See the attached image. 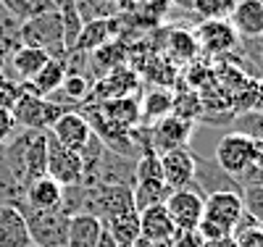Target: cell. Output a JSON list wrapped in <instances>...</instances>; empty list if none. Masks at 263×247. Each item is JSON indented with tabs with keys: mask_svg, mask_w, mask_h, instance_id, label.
Returning a JSON list of instances; mask_svg holds the SVG:
<instances>
[{
	"mask_svg": "<svg viewBox=\"0 0 263 247\" xmlns=\"http://www.w3.org/2000/svg\"><path fill=\"white\" fill-rule=\"evenodd\" d=\"M242 213V192H213L203 200V218L213 221L216 226H221L229 234L234 232Z\"/></svg>",
	"mask_w": 263,
	"mask_h": 247,
	"instance_id": "10",
	"label": "cell"
},
{
	"mask_svg": "<svg viewBox=\"0 0 263 247\" xmlns=\"http://www.w3.org/2000/svg\"><path fill=\"white\" fill-rule=\"evenodd\" d=\"M55 3H58V0H55Z\"/></svg>",
	"mask_w": 263,
	"mask_h": 247,
	"instance_id": "48",
	"label": "cell"
},
{
	"mask_svg": "<svg viewBox=\"0 0 263 247\" xmlns=\"http://www.w3.org/2000/svg\"><path fill=\"white\" fill-rule=\"evenodd\" d=\"M140 87V79L135 71H129L126 66L108 71L98 82H92V92L87 103H103V100H114V98H129L135 89Z\"/></svg>",
	"mask_w": 263,
	"mask_h": 247,
	"instance_id": "13",
	"label": "cell"
},
{
	"mask_svg": "<svg viewBox=\"0 0 263 247\" xmlns=\"http://www.w3.org/2000/svg\"><path fill=\"white\" fill-rule=\"evenodd\" d=\"M116 34H119V24H116V18H92V21H84L69 53L90 55L92 50L103 48L105 42L116 40Z\"/></svg>",
	"mask_w": 263,
	"mask_h": 247,
	"instance_id": "15",
	"label": "cell"
},
{
	"mask_svg": "<svg viewBox=\"0 0 263 247\" xmlns=\"http://www.w3.org/2000/svg\"><path fill=\"white\" fill-rule=\"evenodd\" d=\"M203 200H205L203 192L195 184L168 192L163 205L168 211V218L174 223V229H197V223H200V218H203Z\"/></svg>",
	"mask_w": 263,
	"mask_h": 247,
	"instance_id": "6",
	"label": "cell"
},
{
	"mask_svg": "<svg viewBox=\"0 0 263 247\" xmlns=\"http://www.w3.org/2000/svg\"><path fill=\"white\" fill-rule=\"evenodd\" d=\"M197 53V42L190 32H182V29H174L171 37H168V55L179 58V61H190L195 58Z\"/></svg>",
	"mask_w": 263,
	"mask_h": 247,
	"instance_id": "31",
	"label": "cell"
},
{
	"mask_svg": "<svg viewBox=\"0 0 263 247\" xmlns=\"http://www.w3.org/2000/svg\"><path fill=\"white\" fill-rule=\"evenodd\" d=\"M171 234H174V223H171L168 211H166L163 203L140 211V237L142 239L163 242V239H171Z\"/></svg>",
	"mask_w": 263,
	"mask_h": 247,
	"instance_id": "21",
	"label": "cell"
},
{
	"mask_svg": "<svg viewBox=\"0 0 263 247\" xmlns=\"http://www.w3.org/2000/svg\"><path fill=\"white\" fill-rule=\"evenodd\" d=\"M18 45H24V48H37L42 53H48V58L66 63L69 50H66V42H63V24H61L58 8L50 11V13H42L37 18L24 21L21 29H18Z\"/></svg>",
	"mask_w": 263,
	"mask_h": 247,
	"instance_id": "2",
	"label": "cell"
},
{
	"mask_svg": "<svg viewBox=\"0 0 263 247\" xmlns=\"http://www.w3.org/2000/svg\"><path fill=\"white\" fill-rule=\"evenodd\" d=\"M190 137H192V121L168 113V116H163V119H158L156 124H153V129H150V150L163 155L168 150L187 147Z\"/></svg>",
	"mask_w": 263,
	"mask_h": 247,
	"instance_id": "8",
	"label": "cell"
},
{
	"mask_svg": "<svg viewBox=\"0 0 263 247\" xmlns=\"http://www.w3.org/2000/svg\"><path fill=\"white\" fill-rule=\"evenodd\" d=\"M18 84H21V98L16 100V105L11 110L16 129L48 131L66 110H71V108H63V105H58L48 98H40L29 82H18Z\"/></svg>",
	"mask_w": 263,
	"mask_h": 247,
	"instance_id": "3",
	"label": "cell"
},
{
	"mask_svg": "<svg viewBox=\"0 0 263 247\" xmlns=\"http://www.w3.org/2000/svg\"><path fill=\"white\" fill-rule=\"evenodd\" d=\"M95 247H119V242H116V239L111 237V232H108V229L103 226V232H100V237H98Z\"/></svg>",
	"mask_w": 263,
	"mask_h": 247,
	"instance_id": "39",
	"label": "cell"
},
{
	"mask_svg": "<svg viewBox=\"0 0 263 247\" xmlns=\"http://www.w3.org/2000/svg\"><path fill=\"white\" fill-rule=\"evenodd\" d=\"M237 0H195L192 11L203 18H229Z\"/></svg>",
	"mask_w": 263,
	"mask_h": 247,
	"instance_id": "32",
	"label": "cell"
},
{
	"mask_svg": "<svg viewBox=\"0 0 263 247\" xmlns=\"http://www.w3.org/2000/svg\"><path fill=\"white\" fill-rule=\"evenodd\" d=\"M234 182L239 184V189H248V187H263V168L258 163H250L245 171H239L234 176Z\"/></svg>",
	"mask_w": 263,
	"mask_h": 247,
	"instance_id": "37",
	"label": "cell"
},
{
	"mask_svg": "<svg viewBox=\"0 0 263 247\" xmlns=\"http://www.w3.org/2000/svg\"><path fill=\"white\" fill-rule=\"evenodd\" d=\"M105 119H111L114 124L124 126V129H135L142 121V110H140V98L129 95V98H114V100H103V103H92Z\"/></svg>",
	"mask_w": 263,
	"mask_h": 247,
	"instance_id": "18",
	"label": "cell"
},
{
	"mask_svg": "<svg viewBox=\"0 0 263 247\" xmlns=\"http://www.w3.org/2000/svg\"><path fill=\"white\" fill-rule=\"evenodd\" d=\"M153 247H171V242H168V239H163V242H153Z\"/></svg>",
	"mask_w": 263,
	"mask_h": 247,
	"instance_id": "45",
	"label": "cell"
},
{
	"mask_svg": "<svg viewBox=\"0 0 263 247\" xmlns=\"http://www.w3.org/2000/svg\"><path fill=\"white\" fill-rule=\"evenodd\" d=\"M0 205H11L16 211H24V184L11 171L3 145H0Z\"/></svg>",
	"mask_w": 263,
	"mask_h": 247,
	"instance_id": "24",
	"label": "cell"
},
{
	"mask_svg": "<svg viewBox=\"0 0 263 247\" xmlns=\"http://www.w3.org/2000/svg\"><path fill=\"white\" fill-rule=\"evenodd\" d=\"M103 226L111 232V237L119 244H135L140 239V213L137 211H126V213L111 216L108 221H103Z\"/></svg>",
	"mask_w": 263,
	"mask_h": 247,
	"instance_id": "25",
	"label": "cell"
},
{
	"mask_svg": "<svg viewBox=\"0 0 263 247\" xmlns=\"http://www.w3.org/2000/svg\"><path fill=\"white\" fill-rule=\"evenodd\" d=\"M132 197H135V211L140 213L150 205L166 203L168 187L163 182H158V179H140V182H135V187H132Z\"/></svg>",
	"mask_w": 263,
	"mask_h": 247,
	"instance_id": "26",
	"label": "cell"
},
{
	"mask_svg": "<svg viewBox=\"0 0 263 247\" xmlns=\"http://www.w3.org/2000/svg\"><path fill=\"white\" fill-rule=\"evenodd\" d=\"M205 247H237V242H234V237H224V239L205 242Z\"/></svg>",
	"mask_w": 263,
	"mask_h": 247,
	"instance_id": "40",
	"label": "cell"
},
{
	"mask_svg": "<svg viewBox=\"0 0 263 247\" xmlns=\"http://www.w3.org/2000/svg\"><path fill=\"white\" fill-rule=\"evenodd\" d=\"M255 50H258V58H260V71H263V37L255 40Z\"/></svg>",
	"mask_w": 263,
	"mask_h": 247,
	"instance_id": "43",
	"label": "cell"
},
{
	"mask_svg": "<svg viewBox=\"0 0 263 247\" xmlns=\"http://www.w3.org/2000/svg\"><path fill=\"white\" fill-rule=\"evenodd\" d=\"M29 247H37V244H29Z\"/></svg>",
	"mask_w": 263,
	"mask_h": 247,
	"instance_id": "46",
	"label": "cell"
},
{
	"mask_svg": "<svg viewBox=\"0 0 263 247\" xmlns=\"http://www.w3.org/2000/svg\"><path fill=\"white\" fill-rule=\"evenodd\" d=\"M213 161L221 166L229 176H237L239 171H245L250 163H255V142L245 134L227 131L221 140L216 142Z\"/></svg>",
	"mask_w": 263,
	"mask_h": 247,
	"instance_id": "5",
	"label": "cell"
},
{
	"mask_svg": "<svg viewBox=\"0 0 263 247\" xmlns=\"http://www.w3.org/2000/svg\"><path fill=\"white\" fill-rule=\"evenodd\" d=\"M168 3L179 6V8H184V11H192V3H195V0H168Z\"/></svg>",
	"mask_w": 263,
	"mask_h": 247,
	"instance_id": "42",
	"label": "cell"
},
{
	"mask_svg": "<svg viewBox=\"0 0 263 247\" xmlns=\"http://www.w3.org/2000/svg\"><path fill=\"white\" fill-rule=\"evenodd\" d=\"M13 131H16V124H13L11 110H3V108H0V145H3Z\"/></svg>",
	"mask_w": 263,
	"mask_h": 247,
	"instance_id": "38",
	"label": "cell"
},
{
	"mask_svg": "<svg viewBox=\"0 0 263 247\" xmlns=\"http://www.w3.org/2000/svg\"><path fill=\"white\" fill-rule=\"evenodd\" d=\"M103 232V223L95 216H71L69 218V237H66V247H95L98 237Z\"/></svg>",
	"mask_w": 263,
	"mask_h": 247,
	"instance_id": "23",
	"label": "cell"
},
{
	"mask_svg": "<svg viewBox=\"0 0 263 247\" xmlns=\"http://www.w3.org/2000/svg\"><path fill=\"white\" fill-rule=\"evenodd\" d=\"M232 131L237 134H245L253 142H263V110L250 108L245 113H239L232 119Z\"/></svg>",
	"mask_w": 263,
	"mask_h": 247,
	"instance_id": "30",
	"label": "cell"
},
{
	"mask_svg": "<svg viewBox=\"0 0 263 247\" xmlns=\"http://www.w3.org/2000/svg\"><path fill=\"white\" fill-rule=\"evenodd\" d=\"M132 247H153V242H147V239H142V237H140V239H137L135 244H132Z\"/></svg>",
	"mask_w": 263,
	"mask_h": 247,
	"instance_id": "44",
	"label": "cell"
},
{
	"mask_svg": "<svg viewBox=\"0 0 263 247\" xmlns=\"http://www.w3.org/2000/svg\"><path fill=\"white\" fill-rule=\"evenodd\" d=\"M124 63H126V48H124V42H119V40L105 42L103 48H98V50H92L90 55H87V66L95 71V82L100 77H105L108 71L124 66Z\"/></svg>",
	"mask_w": 263,
	"mask_h": 247,
	"instance_id": "22",
	"label": "cell"
},
{
	"mask_svg": "<svg viewBox=\"0 0 263 247\" xmlns=\"http://www.w3.org/2000/svg\"><path fill=\"white\" fill-rule=\"evenodd\" d=\"M229 24L239 40H258L263 37V0H237Z\"/></svg>",
	"mask_w": 263,
	"mask_h": 247,
	"instance_id": "16",
	"label": "cell"
},
{
	"mask_svg": "<svg viewBox=\"0 0 263 247\" xmlns=\"http://www.w3.org/2000/svg\"><path fill=\"white\" fill-rule=\"evenodd\" d=\"M195 155V176H192V184L203 192V197L213 195V192H242L239 184L234 182V176H229L221 166H218L213 158H203V155Z\"/></svg>",
	"mask_w": 263,
	"mask_h": 247,
	"instance_id": "11",
	"label": "cell"
},
{
	"mask_svg": "<svg viewBox=\"0 0 263 247\" xmlns=\"http://www.w3.org/2000/svg\"><path fill=\"white\" fill-rule=\"evenodd\" d=\"M255 163L263 168V142H255Z\"/></svg>",
	"mask_w": 263,
	"mask_h": 247,
	"instance_id": "41",
	"label": "cell"
},
{
	"mask_svg": "<svg viewBox=\"0 0 263 247\" xmlns=\"http://www.w3.org/2000/svg\"><path fill=\"white\" fill-rule=\"evenodd\" d=\"M45 174L61 187H71V184H82V174H84V166H82V155L58 145L50 134H48V168Z\"/></svg>",
	"mask_w": 263,
	"mask_h": 247,
	"instance_id": "7",
	"label": "cell"
},
{
	"mask_svg": "<svg viewBox=\"0 0 263 247\" xmlns=\"http://www.w3.org/2000/svg\"><path fill=\"white\" fill-rule=\"evenodd\" d=\"M171 247H205V239L197 234V229H174Z\"/></svg>",
	"mask_w": 263,
	"mask_h": 247,
	"instance_id": "35",
	"label": "cell"
},
{
	"mask_svg": "<svg viewBox=\"0 0 263 247\" xmlns=\"http://www.w3.org/2000/svg\"><path fill=\"white\" fill-rule=\"evenodd\" d=\"M158 158H161L163 184L168 187V192L192 187V176H195V155H192L190 147L168 150V153L158 155Z\"/></svg>",
	"mask_w": 263,
	"mask_h": 247,
	"instance_id": "12",
	"label": "cell"
},
{
	"mask_svg": "<svg viewBox=\"0 0 263 247\" xmlns=\"http://www.w3.org/2000/svg\"><path fill=\"white\" fill-rule=\"evenodd\" d=\"M171 105H174V92H168V89H153V92L145 95V100H140V110L145 121H158L168 116Z\"/></svg>",
	"mask_w": 263,
	"mask_h": 247,
	"instance_id": "29",
	"label": "cell"
},
{
	"mask_svg": "<svg viewBox=\"0 0 263 247\" xmlns=\"http://www.w3.org/2000/svg\"><path fill=\"white\" fill-rule=\"evenodd\" d=\"M260 229H263V223H260Z\"/></svg>",
	"mask_w": 263,
	"mask_h": 247,
	"instance_id": "47",
	"label": "cell"
},
{
	"mask_svg": "<svg viewBox=\"0 0 263 247\" xmlns=\"http://www.w3.org/2000/svg\"><path fill=\"white\" fill-rule=\"evenodd\" d=\"M195 42L197 48H203L211 55H227L234 48H239V40L237 32L232 29V24L227 18H205L195 32Z\"/></svg>",
	"mask_w": 263,
	"mask_h": 247,
	"instance_id": "9",
	"label": "cell"
},
{
	"mask_svg": "<svg viewBox=\"0 0 263 247\" xmlns=\"http://www.w3.org/2000/svg\"><path fill=\"white\" fill-rule=\"evenodd\" d=\"M48 134L63 147H69L74 153H82V147L87 145V140L92 137L90 124L84 121V116L79 110H66V113L48 129Z\"/></svg>",
	"mask_w": 263,
	"mask_h": 247,
	"instance_id": "14",
	"label": "cell"
},
{
	"mask_svg": "<svg viewBox=\"0 0 263 247\" xmlns=\"http://www.w3.org/2000/svg\"><path fill=\"white\" fill-rule=\"evenodd\" d=\"M63 79H66V63L50 58L45 66H42V71H40L29 84L34 87V92H37L40 98H48V95H53L55 89L63 84Z\"/></svg>",
	"mask_w": 263,
	"mask_h": 247,
	"instance_id": "28",
	"label": "cell"
},
{
	"mask_svg": "<svg viewBox=\"0 0 263 247\" xmlns=\"http://www.w3.org/2000/svg\"><path fill=\"white\" fill-rule=\"evenodd\" d=\"M29 229L24 213L11 208V205H0V247H29Z\"/></svg>",
	"mask_w": 263,
	"mask_h": 247,
	"instance_id": "19",
	"label": "cell"
},
{
	"mask_svg": "<svg viewBox=\"0 0 263 247\" xmlns=\"http://www.w3.org/2000/svg\"><path fill=\"white\" fill-rule=\"evenodd\" d=\"M18 98H21V84L3 74V77H0V108H3V110H13Z\"/></svg>",
	"mask_w": 263,
	"mask_h": 247,
	"instance_id": "34",
	"label": "cell"
},
{
	"mask_svg": "<svg viewBox=\"0 0 263 247\" xmlns=\"http://www.w3.org/2000/svg\"><path fill=\"white\" fill-rule=\"evenodd\" d=\"M61 197H63V187L55 182V179H50L48 174H42V176L34 179V182L27 184L24 208H29V211H58Z\"/></svg>",
	"mask_w": 263,
	"mask_h": 247,
	"instance_id": "17",
	"label": "cell"
},
{
	"mask_svg": "<svg viewBox=\"0 0 263 247\" xmlns=\"http://www.w3.org/2000/svg\"><path fill=\"white\" fill-rule=\"evenodd\" d=\"M24 221L29 229V239L37 247H66L69 237V216L61 211H29L24 208Z\"/></svg>",
	"mask_w": 263,
	"mask_h": 247,
	"instance_id": "4",
	"label": "cell"
},
{
	"mask_svg": "<svg viewBox=\"0 0 263 247\" xmlns=\"http://www.w3.org/2000/svg\"><path fill=\"white\" fill-rule=\"evenodd\" d=\"M232 237H234L237 247H263V229H260V223L248 226V229H239Z\"/></svg>",
	"mask_w": 263,
	"mask_h": 247,
	"instance_id": "36",
	"label": "cell"
},
{
	"mask_svg": "<svg viewBox=\"0 0 263 247\" xmlns=\"http://www.w3.org/2000/svg\"><path fill=\"white\" fill-rule=\"evenodd\" d=\"M3 150H6L11 171L24 184V189L29 182H34L48 168V131L16 129L3 142Z\"/></svg>",
	"mask_w": 263,
	"mask_h": 247,
	"instance_id": "1",
	"label": "cell"
},
{
	"mask_svg": "<svg viewBox=\"0 0 263 247\" xmlns=\"http://www.w3.org/2000/svg\"><path fill=\"white\" fill-rule=\"evenodd\" d=\"M48 61H50L48 53H42L37 48H24V45H18L16 50L8 53V63L13 69L11 79H16V82H32L42 71V66H45Z\"/></svg>",
	"mask_w": 263,
	"mask_h": 247,
	"instance_id": "20",
	"label": "cell"
},
{
	"mask_svg": "<svg viewBox=\"0 0 263 247\" xmlns=\"http://www.w3.org/2000/svg\"><path fill=\"white\" fill-rule=\"evenodd\" d=\"M0 6H3L18 24H24L29 18H37L42 13H50L55 11V0H0Z\"/></svg>",
	"mask_w": 263,
	"mask_h": 247,
	"instance_id": "27",
	"label": "cell"
},
{
	"mask_svg": "<svg viewBox=\"0 0 263 247\" xmlns=\"http://www.w3.org/2000/svg\"><path fill=\"white\" fill-rule=\"evenodd\" d=\"M242 208L248 216H253L258 223H263V187L242 189Z\"/></svg>",
	"mask_w": 263,
	"mask_h": 247,
	"instance_id": "33",
	"label": "cell"
}]
</instances>
